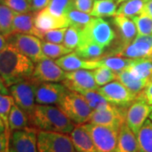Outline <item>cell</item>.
<instances>
[{
    "label": "cell",
    "mask_w": 152,
    "mask_h": 152,
    "mask_svg": "<svg viewBox=\"0 0 152 152\" xmlns=\"http://www.w3.org/2000/svg\"><path fill=\"white\" fill-rule=\"evenodd\" d=\"M34 69L32 61L10 43L0 52V76L7 87L30 78Z\"/></svg>",
    "instance_id": "1"
},
{
    "label": "cell",
    "mask_w": 152,
    "mask_h": 152,
    "mask_svg": "<svg viewBox=\"0 0 152 152\" xmlns=\"http://www.w3.org/2000/svg\"><path fill=\"white\" fill-rule=\"evenodd\" d=\"M31 126L38 130L70 134L74 129V124L58 107L52 105L37 104L31 117Z\"/></svg>",
    "instance_id": "2"
},
{
    "label": "cell",
    "mask_w": 152,
    "mask_h": 152,
    "mask_svg": "<svg viewBox=\"0 0 152 152\" xmlns=\"http://www.w3.org/2000/svg\"><path fill=\"white\" fill-rule=\"evenodd\" d=\"M58 107L75 124L89 123L93 110L80 93L69 91Z\"/></svg>",
    "instance_id": "3"
},
{
    "label": "cell",
    "mask_w": 152,
    "mask_h": 152,
    "mask_svg": "<svg viewBox=\"0 0 152 152\" xmlns=\"http://www.w3.org/2000/svg\"><path fill=\"white\" fill-rule=\"evenodd\" d=\"M39 81L32 76L10 87V93L15 103L26 113L31 117L36 102V90Z\"/></svg>",
    "instance_id": "4"
},
{
    "label": "cell",
    "mask_w": 152,
    "mask_h": 152,
    "mask_svg": "<svg viewBox=\"0 0 152 152\" xmlns=\"http://www.w3.org/2000/svg\"><path fill=\"white\" fill-rule=\"evenodd\" d=\"M116 33L108 21L102 18L93 17L92 20L82 29V40L90 41L107 48L113 42Z\"/></svg>",
    "instance_id": "5"
},
{
    "label": "cell",
    "mask_w": 152,
    "mask_h": 152,
    "mask_svg": "<svg viewBox=\"0 0 152 152\" xmlns=\"http://www.w3.org/2000/svg\"><path fill=\"white\" fill-rule=\"evenodd\" d=\"M84 126L91 136L97 152H118L119 130L91 123L84 124Z\"/></svg>",
    "instance_id": "6"
},
{
    "label": "cell",
    "mask_w": 152,
    "mask_h": 152,
    "mask_svg": "<svg viewBox=\"0 0 152 152\" xmlns=\"http://www.w3.org/2000/svg\"><path fill=\"white\" fill-rule=\"evenodd\" d=\"M38 152H76L70 136L58 132L38 130Z\"/></svg>",
    "instance_id": "7"
},
{
    "label": "cell",
    "mask_w": 152,
    "mask_h": 152,
    "mask_svg": "<svg viewBox=\"0 0 152 152\" xmlns=\"http://www.w3.org/2000/svg\"><path fill=\"white\" fill-rule=\"evenodd\" d=\"M9 42L22 54L26 56L33 63H37L46 58L42 48V42L40 38L30 35L15 33L9 37Z\"/></svg>",
    "instance_id": "8"
},
{
    "label": "cell",
    "mask_w": 152,
    "mask_h": 152,
    "mask_svg": "<svg viewBox=\"0 0 152 152\" xmlns=\"http://www.w3.org/2000/svg\"><path fill=\"white\" fill-rule=\"evenodd\" d=\"M108 102L117 107H129L136 96L119 81H112L96 90Z\"/></svg>",
    "instance_id": "9"
},
{
    "label": "cell",
    "mask_w": 152,
    "mask_h": 152,
    "mask_svg": "<svg viewBox=\"0 0 152 152\" xmlns=\"http://www.w3.org/2000/svg\"><path fill=\"white\" fill-rule=\"evenodd\" d=\"M129 58H152V35H138L130 44L114 49L110 54Z\"/></svg>",
    "instance_id": "10"
},
{
    "label": "cell",
    "mask_w": 152,
    "mask_h": 152,
    "mask_svg": "<svg viewBox=\"0 0 152 152\" xmlns=\"http://www.w3.org/2000/svg\"><path fill=\"white\" fill-rule=\"evenodd\" d=\"M69 91L64 84L39 81L36 90V102L58 107Z\"/></svg>",
    "instance_id": "11"
},
{
    "label": "cell",
    "mask_w": 152,
    "mask_h": 152,
    "mask_svg": "<svg viewBox=\"0 0 152 152\" xmlns=\"http://www.w3.org/2000/svg\"><path fill=\"white\" fill-rule=\"evenodd\" d=\"M63 84L69 91L81 93L86 91H96L99 86L95 81L93 71L79 69L65 73Z\"/></svg>",
    "instance_id": "12"
},
{
    "label": "cell",
    "mask_w": 152,
    "mask_h": 152,
    "mask_svg": "<svg viewBox=\"0 0 152 152\" xmlns=\"http://www.w3.org/2000/svg\"><path fill=\"white\" fill-rule=\"evenodd\" d=\"M127 108L113 105L110 108L93 111L89 123L108 126L119 130L121 126L125 123Z\"/></svg>",
    "instance_id": "13"
},
{
    "label": "cell",
    "mask_w": 152,
    "mask_h": 152,
    "mask_svg": "<svg viewBox=\"0 0 152 152\" xmlns=\"http://www.w3.org/2000/svg\"><path fill=\"white\" fill-rule=\"evenodd\" d=\"M152 112V106L140 98H136L127 108L125 123L135 134Z\"/></svg>",
    "instance_id": "14"
},
{
    "label": "cell",
    "mask_w": 152,
    "mask_h": 152,
    "mask_svg": "<svg viewBox=\"0 0 152 152\" xmlns=\"http://www.w3.org/2000/svg\"><path fill=\"white\" fill-rule=\"evenodd\" d=\"M65 73L56 62L46 57L37 63L31 76L41 82H63Z\"/></svg>",
    "instance_id": "15"
},
{
    "label": "cell",
    "mask_w": 152,
    "mask_h": 152,
    "mask_svg": "<svg viewBox=\"0 0 152 152\" xmlns=\"http://www.w3.org/2000/svg\"><path fill=\"white\" fill-rule=\"evenodd\" d=\"M38 129L32 126L13 132L10 138L12 146L16 152H38Z\"/></svg>",
    "instance_id": "16"
},
{
    "label": "cell",
    "mask_w": 152,
    "mask_h": 152,
    "mask_svg": "<svg viewBox=\"0 0 152 152\" xmlns=\"http://www.w3.org/2000/svg\"><path fill=\"white\" fill-rule=\"evenodd\" d=\"M113 22L115 27L117 28L119 43L115 49L121 48L130 44L136 37L137 33V28L134 20L129 17L117 15L114 16Z\"/></svg>",
    "instance_id": "17"
},
{
    "label": "cell",
    "mask_w": 152,
    "mask_h": 152,
    "mask_svg": "<svg viewBox=\"0 0 152 152\" xmlns=\"http://www.w3.org/2000/svg\"><path fill=\"white\" fill-rule=\"evenodd\" d=\"M35 26L42 34L53 29L65 28L69 26V22L66 17H57L51 14L48 8L35 13ZM41 39V38H40Z\"/></svg>",
    "instance_id": "18"
},
{
    "label": "cell",
    "mask_w": 152,
    "mask_h": 152,
    "mask_svg": "<svg viewBox=\"0 0 152 152\" xmlns=\"http://www.w3.org/2000/svg\"><path fill=\"white\" fill-rule=\"evenodd\" d=\"M56 64L65 71H75L79 69H95L99 67L98 60H86L80 58L75 53L68 54L56 59Z\"/></svg>",
    "instance_id": "19"
},
{
    "label": "cell",
    "mask_w": 152,
    "mask_h": 152,
    "mask_svg": "<svg viewBox=\"0 0 152 152\" xmlns=\"http://www.w3.org/2000/svg\"><path fill=\"white\" fill-rule=\"evenodd\" d=\"M69 136L76 152H97L92 138L84 124H76Z\"/></svg>",
    "instance_id": "20"
},
{
    "label": "cell",
    "mask_w": 152,
    "mask_h": 152,
    "mask_svg": "<svg viewBox=\"0 0 152 152\" xmlns=\"http://www.w3.org/2000/svg\"><path fill=\"white\" fill-rule=\"evenodd\" d=\"M22 33L30 34L41 38V33L39 32L35 26V13H15L13 24H12V33Z\"/></svg>",
    "instance_id": "21"
},
{
    "label": "cell",
    "mask_w": 152,
    "mask_h": 152,
    "mask_svg": "<svg viewBox=\"0 0 152 152\" xmlns=\"http://www.w3.org/2000/svg\"><path fill=\"white\" fill-rule=\"evenodd\" d=\"M118 152H140L136 134L124 123L118 133Z\"/></svg>",
    "instance_id": "22"
},
{
    "label": "cell",
    "mask_w": 152,
    "mask_h": 152,
    "mask_svg": "<svg viewBox=\"0 0 152 152\" xmlns=\"http://www.w3.org/2000/svg\"><path fill=\"white\" fill-rule=\"evenodd\" d=\"M117 80L121 82L129 91H130L136 97L144 91L150 80L138 79L128 69L117 73Z\"/></svg>",
    "instance_id": "23"
},
{
    "label": "cell",
    "mask_w": 152,
    "mask_h": 152,
    "mask_svg": "<svg viewBox=\"0 0 152 152\" xmlns=\"http://www.w3.org/2000/svg\"><path fill=\"white\" fill-rule=\"evenodd\" d=\"M128 70L138 79L151 80L152 75V58H134Z\"/></svg>",
    "instance_id": "24"
},
{
    "label": "cell",
    "mask_w": 152,
    "mask_h": 152,
    "mask_svg": "<svg viewBox=\"0 0 152 152\" xmlns=\"http://www.w3.org/2000/svg\"><path fill=\"white\" fill-rule=\"evenodd\" d=\"M75 53L84 59L99 60L103 57L104 48L92 42L82 40Z\"/></svg>",
    "instance_id": "25"
},
{
    "label": "cell",
    "mask_w": 152,
    "mask_h": 152,
    "mask_svg": "<svg viewBox=\"0 0 152 152\" xmlns=\"http://www.w3.org/2000/svg\"><path fill=\"white\" fill-rule=\"evenodd\" d=\"M133 59L134 58H129L121 56L106 55L103 56L101 59L98 60V64L99 67H107L117 74L121 71L128 69L132 64Z\"/></svg>",
    "instance_id": "26"
},
{
    "label": "cell",
    "mask_w": 152,
    "mask_h": 152,
    "mask_svg": "<svg viewBox=\"0 0 152 152\" xmlns=\"http://www.w3.org/2000/svg\"><path fill=\"white\" fill-rule=\"evenodd\" d=\"M9 124L10 132L23 129L31 126L30 118L21 108L14 103L10 113Z\"/></svg>",
    "instance_id": "27"
},
{
    "label": "cell",
    "mask_w": 152,
    "mask_h": 152,
    "mask_svg": "<svg viewBox=\"0 0 152 152\" xmlns=\"http://www.w3.org/2000/svg\"><path fill=\"white\" fill-rule=\"evenodd\" d=\"M146 0H126L119 4L117 15L133 18L144 13Z\"/></svg>",
    "instance_id": "28"
},
{
    "label": "cell",
    "mask_w": 152,
    "mask_h": 152,
    "mask_svg": "<svg viewBox=\"0 0 152 152\" xmlns=\"http://www.w3.org/2000/svg\"><path fill=\"white\" fill-rule=\"evenodd\" d=\"M140 152H152V121L147 119L136 134Z\"/></svg>",
    "instance_id": "29"
},
{
    "label": "cell",
    "mask_w": 152,
    "mask_h": 152,
    "mask_svg": "<svg viewBox=\"0 0 152 152\" xmlns=\"http://www.w3.org/2000/svg\"><path fill=\"white\" fill-rule=\"evenodd\" d=\"M117 5L115 0H96L91 15L98 18L114 17L117 14Z\"/></svg>",
    "instance_id": "30"
},
{
    "label": "cell",
    "mask_w": 152,
    "mask_h": 152,
    "mask_svg": "<svg viewBox=\"0 0 152 152\" xmlns=\"http://www.w3.org/2000/svg\"><path fill=\"white\" fill-rule=\"evenodd\" d=\"M80 94L85 98L88 105L91 107V108L92 109L93 111L104 110V109L110 108L111 107H113V104L108 102L96 91H86Z\"/></svg>",
    "instance_id": "31"
},
{
    "label": "cell",
    "mask_w": 152,
    "mask_h": 152,
    "mask_svg": "<svg viewBox=\"0 0 152 152\" xmlns=\"http://www.w3.org/2000/svg\"><path fill=\"white\" fill-rule=\"evenodd\" d=\"M15 11L0 4V33L4 37H9L12 33V24Z\"/></svg>",
    "instance_id": "32"
},
{
    "label": "cell",
    "mask_w": 152,
    "mask_h": 152,
    "mask_svg": "<svg viewBox=\"0 0 152 152\" xmlns=\"http://www.w3.org/2000/svg\"><path fill=\"white\" fill-rule=\"evenodd\" d=\"M42 48L45 56L51 59H58L72 52V50L66 48L64 45L52 43L45 41H42Z\"/></svg>",
    "instance_id": "33"
},
{
    "label": "cell",
    "mask_w": 152,
    "mask_h": 152,
    "mask_svg": "<svg viewBox=\"0 0 152 152\" xmlns=\"http://www.w3.org/2000/svg\"><path fill=\"white\" fill-rule=\"evenodd\" d=\"M66 18L69 22V26L83 29L92 20L93 17L87 13L77 10L75 8H73L66 14Z\"/></svg>",
    "instance_id": "34"
},
{
    "label": "cell",
    "mask_w": 152,
    "mask_h": 152,
    "mask_svg": "<svg viewBox=\"0 0 152 152\" xmlns=\"http://www.w3.org/2000/svg\"><path fill=\"white\" fill-rule=\"evenodd\" d=\"M14 103H15L14 99L9 95H4L2 100L0 101V117L4 123L6 128L5 134L9 140H10L11 138V132L9 124V117H10L11 107Z\"/></svg>",
    "instance_id": "35"
},
{
    "label": "cell",
    "mask_w": 152,
    "mask_h": 152,
    "mask_svg": "<svg viewBox=\"0 0 152 152\" xmlns=\"http://www.w3.org/2000/svg\"><path fill=\"white\" fill-rule=\"evenodd\" d=\"M82 41V29L69 26L67 28L64 39V45L66 48L70 50L76 49Z\"/></svg>",
    "instance_id": "36"
},
{
    "label": "cell",
    "mask_w": 152,
    "mask_h": 152,
    "mask_svg": "<svg viewBox=\"0 0 152 152\" xmlns=\"http://www.w3.org/2000/svg\"><path fill=\"white\" fill-rule=\"evenodd\" d=\"M74 0H50L48 10L57 17H66V14L74 8Z\"/></svg>",
    "instance_id": "37"
},
{
    "label": "cell",
    "mask_w": 152,
    "mask_h": 152,
    "mask_svg": "<svg viewBox=\"0 0 152 152\" xmlns=\"http://www.w3.org/2000/svg\"><path fill=\"white\" fill-rule=\"evenodd\" d=\"M95 81L99 87L117 80V74L107 67H98L93 70Z\"/></svg>",
    "instance_id": "38"
},
{
    "label": "cell",
    "mask_w": 152,
    "mask_h": 152,
    "mask_svg": "<svg viewBox=\"0 0 152 152\" xmlns=\"http://www.w3.org/2000/svg\"><path fill=\"white\" fill-rule=\"evenodd\" d=\"M135 24L138 35H152V18L146 13L132 18Z\"/></svg>",
    "instance_id": "39"
},
{
    "label": "cell",
    "mask_w": 152,
    "mask_h": 152,
    "mask_svg": "<svg viewBox=\"0 0 152 152\" xmlns=\"http://www.w3.org/2000/svg\"><path fill=\"white\" fill-rule=\"evenodd\" d=\"M66 30H67V27L53 29V30L45 31L42 34L41 39L42 41H45V42L60 44L61 42H64Z\"/></svg>",
    "instance_id": "40"
},
{
    "label": "cell",
    "mask_w": 152,
    "mask_h": 152,
    "mask_svg": "<svg viewBox=\"0 0 152 152\" xmlns=\"http://www.w3.org/2000/svg\"><path fill=\"white\" fill-rule=\"evenodd\" d=\"M1 4L9 7L17 13L31 12V4L28 0H2Z\"/></svg>",
    "instance_id": "41"
},
{
    "label": "cell",
    "mask_w": 152,
    "mask_h": 152,
    "mask_svg": "<svg viewBox=\"0 0 152 152\" xmlns=\"http://www.w3.org/2000/svg\"><path fill=\"white\" fill-rule=\"evenodd\" d=\"M93 5V0H74L73 3V6L75 10L87 14L91 13Z\"/></svg>",
    "instance_id": "42"
},
{
    "label": "cell",
    "mask_w": 152,
    "mask_h": 152,
    "mask_svg": "<svg viewBox=\"0 0 152 152\" xmlns=\"http://www.w3.org/2000/svg\"><path fill=\"white\" fill-rule=\"evenodd\" d=\"M136 98H140L152 106V80H150L146 87Z\"/></svg>",
    "instance_id": "43"
},
{
    "label": "cell",
    "mask_w": 152,
    "mask_h": 152,
    "mask_svg": "<svg viewBox=\"0 0 152 152\" xmlns=\"http://www.w3.org/2000/svg\"><path fill=\"white\" fill-rule=\"evenodd\" d=\"M50 0H31V12L37 13L40 10H42L44 9L48 8Z\"/></svg>",
    "instance_id": "44"
},
{
    "label": "cell",
    "mask_w": 152,
    "mask_h": 152,
    "mask_svg": "<svg viewBox=\"0 0 152 152\" xmlns=\"http://www.w3.org/2000/svg\"><path fill=\"white\" fill-rule=\"evenodd\" d=\"M10 140L6 136L5 133H0V152H10Z\"/></svg>",
    "instance_id": "45"
},
{
    "label": "cell",
    "mask_w": 152,
    "mask_h": 152,
    "mask_svg": "<svg viewBox=\"0 0 152 152\" xmlns=\"http://www.w3.org/2000/svg\"><path fill=\"white\" fill-rule=\"evenodd\" d=\"M8 88L9 87H7V86L4 84V82L3 80V79L0 76V93L3 94V95H9L10 90Z\"/></svg>",
    "instance_id": "46"
},
{
    "label": "cell",
    "mask_w": 152,
    "mask_h": 152,
    "mask_svg": "<svg viewBox=\"0 0 152 152\" xmlns=\"http://www.w3.org/2000/svg\"><path fill=\"white\" fill-rule=\"evenodd\" d=\"M145 13L149 15L152 18V0H146L145 5Z\"/></svg>",
    "instance_id": "47"
},
{
    "label": "cell",
    "mask_w": 152,
    "mask_h": 152,
    "mask_svg": "<svg viewBox=\"0 0 152 152\" xmlns=\"http://www.w3.org/2000/svg\"><path fill=\"white\" fill-rule=\"evenodd\" d=\"M7 41H6L5 37L0 33V52L3 50V49L5 48V46L7 45Z\"/></svg>",
    "instance_id": "48"
},
{
    "label": "cell",
    "mask_w": 152,
    "mask_h": 152,
    "mask_svg": "<svg viewBox=\"0 0 152 152\" xmlns=\"http://www.w3.org/2000/svg\"><path fill=\"white\" fill-rule=\"evenodd\" d=\"M5 130L6 128L5 125H4V121H3V119L0 117V133H5Z\"/></svg>",
    "instance_id": "49"
},
{
    "label": "cell",
    "mask_w": 152,
    "mask_h": 152,
    "mask_svg": "<svg viewBox=\"0 0 152 152\" xmlns=\"http://www.w3.org/2000/svg\"><path fill=\"white\" fill-rule=\"evenodd\" d=\"M10 152H16L15 151V149H14V147L10 146Z\"/></svg>",
    "instance_id": "50"
},
{
    "label": "cell",
    "mask_w": 152,
    "mask_h": 152,
    "mask_svg": "<svg viewBox=\"0 0 152 152\" xmlns=\"http://www.w3.org/2000/svg\"><path fill=\"white\" fill-rule=\"evenodd\" d=\"M124 1H126V0H117V4H121V3L124 2Z\"/></svg>",
    "instance_id": "51"
},
{
    "label": "cell",
    "mask_w": 152,
    "mask_h": 152,
    "mask_svg": "<svg viewBox=\"0 0 152 152\" xmlns=\"http://www.w3.org/2000/svg\"><path fill=\"white\" fill-rule=\"evenodd\" d=\"M3 96H4V95H3V94H1V93H0V101H1V100H2V98H3Z\"/></svg>",
    "instance_id": "52"
},
{
    "label": "cell",
    "mask_w": 152,
    "mask_h": 152,
    "mask_svg": "<svg viewBox=\"0 0 152 152\" xmlns=\"http://www.w3.org/2000/svg\"><path fill=\"white\" fill-rule=\"evenodd\" d=\"M150 119L152 121V112H151V113L150 114Z\"/></svg>",
    "instance_id": "53"
},
{
    "label": "cell",
    "mask_w": 152,
    "mask_h": 152,
    "mask_svg": "<svg viewBox=\"0 0 152 152\" xmlns=\"http://www.w3.org/2000/svg\"><path fill=\"white\" fill-rule=\"evenodd\" d=\"M151 80H152V75H151Z\"/></svg>",
    "instance_id": "54"
},
{
    "label": "cell",
    "mask_w": 152,
    "mask_h": 152,
    "mask_svg": "<svg viewBox=\"0 0 152 152\" xmlns=\"http://www.w3.org/2000/svg\"><path fill=\"white\" fill-rule=\"evenodd\" d=\"M0 3H2V0H0Z\"/></svg>",
    "instance_id": "55"
},
{
    "label": "cell",
    "mask_w": 152,
    "mask_h": 152,
    "mask_svg": "<svg viewBox=\"0 0 152 152\" xmlns=\"http://www.w3.org/2000/svg\"><path fill=\"white\" fill-rule=\"evenodd\" d=\"M28 1H29V2H31V0H28Z\"/></svg>",
    "instance_id": "56"
}]
</instances>
